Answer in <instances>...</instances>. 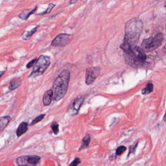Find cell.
I'll use <instances>...</instances> for the list:
<instances>
[{
    "label": "cell",
    "instance_id": "obj_4",
    "mask_svg": "<svg viewBox=\"0 0 166 166\" xmlns=\"http://www.w3.org/2000/svg\"><path fill=\"white\" fill-rule=\"evenodd\" d=\"M50 64L51 61L49 57L43 55L39 56L33 67L32 72L28 77H36L42 75L48 68Z\"/></svg>",
    "mask_w": 166,
    "mask_h": 166
},
{
    "label": "cell",
    "instance_id": "obj_22",
    "mask_svg": "<svg viewBox=\"0 0 166 166\" xmlns=\"http://www.w3.org/2000/svg\"><path fill=\"white\" fill-rule=\"evenodd\" d=\"M37 60H38V59L37 58H34L32 61H31L30 62H28V64L27 65V68H30L33 66H34L36 63L37 62Z\"/></svg>",
    "mask_w": 166,
    "mask_h": 166
},
{
    "label": "cell",
    "instance_id": "obj_16",
    "mask_svg": "<svg viewBox=\"0 0 166 166\" xmlns=\"http://www.w3.org/2000/svg\"><path fill=\"white\" fill-rule=\"evenodd\" d=\"M153 90V85L152 83H149L142 91L143 95H148L152 93Z\"/></svg>",
    "mask_w": 166,
    "mask_h": 166
},
{
    "label": "cell",
    "instance_id": "obj_21",
    "mask_svg": "<svg viewBox=\"0 0 166 166\" xmlns=\"http://www.w3.org/2000/svg\"><path fill=\"white\" fill-rule=\"evenodd\" d=\"M126 147L124 146H121L120 147H118L117 150H116V152L115 154L117 155H122L123 152H124L126 150Z\"/></svg>",
    "mask_w": 166,
    "mask_h": 166
},
{
    "label": "cell",
    "instance_id": "obj_7",
    "mask_svg": "<svg viewBox=\"0 0 166 166\" xmlns=\"http://www.w3.org/2000/svg\"><path fill=\"white\" fill-rule=\"evenodd\" d=\"M101 72L100 67H89L85 72V83L87 85H91L95 82L96 78L99 76Z\"/></svg>",
    "mask_w": 166,
    "mask_h": 166
},
{
    "label": "cell",
    "instance_id": "obj_15",
    "mask_svg": "<svg viewBox=\"0 0 166 166\" xmlns=\"http://www.w3.org/2000/svg\"><path fill=\"white\" fill-rule=\"evenodd\" d=\"M39 26L35 27V28L32 29L31 30L27 31L23 35V39L24 40H28L30 39L32 37V35L37 31V29L38 28Z\"/></svg>",
    "mask_w": 166,
    "mask_h": 166
},
{
    "label": "cell",
    "instance_id": "obj_3",
    "mask_svg": "<svg viewBox=\"0 0 166 166\" xmlns=\"http://www.w3.org/2000/svg\"><path fill=\"white\" fill-rule=\"evenodd\" d=\"M128 63L131 65L142 66L146 62L147 56L144 51L138 46H134L133 51L129 54L126 55Z\"/></svg>",
    "mask_w": 166,
    "mask_h": 166
},
{
    "label": "cell",
    "instance_id": "obj_24",
    "mask_svg": "<svg viewBox=\"0 0 166 166\" xmlns=\"http://www.w3.org/2000/svg\"><path fill=\"white\" fill-rule=\"evenodd\" d=\"M138 143H136L135 145H133V146H131L130 147L129 152L128 153V156L130 153H134L136 152V149L137 148Z\"/></svg>",
    "mask_w": 166,
    "mask_h": 166
},
{
    "label": "cell",
    "instance_id": "obj_11",
    "mask_svg": "<svg viewBox=\"0 0 166 166\" xmlns=\"http://www.w3.org/2000/svg\"><path fill=\"white\" fill-rule=\"evenodd\" d=\"M37 7H36L34 9L32 10L30 9H24L19 14V16L22 20H27L28 19L31 15L35 13V12L37 10Z\"/></svg>",
    "mask_w": 166,
    "mask_h": 166
},
{
    "label": "cell",
    "instance_id": "obj_10",
    "mask_svg": "<svg viewBox=\"0 0 166 166\" xmlns=\"http://www.w3.org/2000/svg\"><path fill=\"white\" fill-rule=\"evenodd\" d=\"M54 96V92L51 89L46 91L42 99V102L45 106L49 105L51 104Z\"/></svg>",
    "mask_w": 166,
    "mask_h": 166
},
{
    "label": "cell",
    "instance_id": "obj_12",
    "mask_svg": "<svg viewBox=\"0 0 166 166\" xmlns=\"http://www.w3.org/2000/svg\"><path fill=\"white\" fill-rule=\"evenodd\" d=\"M28 123L26 122H23L20 123L17 130L16 134L18 137L26 133L28 130Z\"/></svg>",
    "mask_w": 166,
    "mask_h": 166
},
{
    "label": "cell",
    "instance_id": "obj_20",
    "mask_svg": "<svg viewBox=\"0 0 166 166\" xmlns=\"http://www.w3.org/2000/svg\"><path fill=\"white\" fill-rule=\"evenodd\" d=\"M51 128L55 134H57L59 132V126L56 122H54L51 125Z\"/></svg>",
    "mask_w": 166,
    "mask_h": 166
},
{
    "label": "cell",
    "instance_id": "obj_28",
    "mask_svg": "<svg viewBox=\"0 0 166 166\" xmlns=\"http://www.w3.org/2000/svg\"><path fill=\"white\" fill-rule=\"evenodd\" d=\"M61 166V165H59V166Z\"/></svg>",
    "mask_w": 166,
    "mask_h": 166
},
{
    "label": "cell",
    "instance_id": "obj_6",
    "mask_svg": "<svg viewBox=\"0 0 166 166\" xmlns=\"http://www.w3.org/2000/svg\"><path fill=\"white\" fill-rule=\"evenodd\" d=\"M41 157L37 155H26L17 159V163L19 166H36Z\"/></svg>",
    "mask_w": 166,
    "mask_h": 166
},
{
    "label": "cell",
    "instance_id": "obj_9",
    "mask_svg": "<svg viewBox=\"0 0 166 166\" xmlns=\"http://www.w3.org/2000/svg\"><path fill=\"white\" fill-rule=\"evenodd\" d=\"M84 99L85 98L83 96H77V98L74 100L73 102L70 107V113L72 114H77L80 110V107L84 101Z\"/></svg>",
    "mask_w": 166,
    "mask_h": 166
},
{
    "label": "cell",
    "instance_id": "obj_5",
    "mask_svg": "<svg viewBox=\"0 0 166 166\" xmlns=\"http://www.w3.org/2000/svg\"><path fill=\"white\" fill-rule=\"evenodd\" d=\"M163 39V35L161 33H157L154 37L144 39L141 43L142 50L146 52L154 51L161 45Z\"/></svg>",
    "mask_w": 166,
    "mask_h": 166
},
{
    "label": "cell",
    "instance_id": "obj_17",
    "mask_svg": "<svg viewBox=\"0 0 166 166\" xmlns=\"http://www.w3.org/2000/svg\"><path fill=\"white\" fill-rule=\"evenodd\" d=\"M10 117L9 116H5V117H2L0 121V127L1 130H2L3 128L5 127L8 124L10 121Z\"/></svg>",
    "mask_w": 166,
    "mask_h": 166
},
{
    "label": "cell",
    "instance_id": "obj_1",
    "mask_svg": "<svg viewBox=\"0 0 166 166\" xmlns=\"http://www.w3.org/2000/svg\"><path fill=\"white\" fill-rule=\"evenodd\" d=\"M143 27V22L139 18L130 20L126 24L124 42L133 47L136 46L142 33Z\"/></svg>",
    "mask_w": 166,
    "mask_h": 166
},
{
    "label": "cell",
    "instance_id": "obj_8",
    "mask_svg": "<svg viewBox=\"0 0 166 166\" xmlns=\"http://www.w3.org/2000/svg\"><path fill=\"white\" fill-rule=\"evenodd\" d=\"M73 38V35L62 33L58 35L53 40L51 45L55 47H64L70 43Z\"/></svg>",
    "mask_w": 166,
    "mask_h": 166
},
{
    "label": "cell",
    "instance_id": "obj_2",
    "mask_svg": "<svg viewBox=\"0 0 166 166\" xmlns=\"http://www.w3.org/2000/svg\"><path fill=\"white\" fill-rule=\"evenodd\" d=\"M70 72L68 70H64L55 80L53 86L54 99L56 101L62 99L67 93L70 81Z\"/></svg>",
    "mask_w": 166,
    "mask_h": 166
},
{
    "label": "cell",
    "instance_id": "obj_14",
    "mask_svg": "<svg viewBox=\"0 0 166 166\" xmlns=\"http://www.w3.org/2000/svg\"><path fill=\"white\" fill-rule=\"evenodd\" d=\"M90 141H91L90 136H89V134H86L83 139L81 146L79 148V151L87 148L88 146H89V144H90Z\"/></svg>",
    "mask_w": 166,
    "mask_h": 166
},
{
    "label": "cell",
    "instance_id": "obj_19",
    "mask_svg": "<svg viewBox=\"0 0 166 166\" xmlns=\"http://www.w3.org/2000/svg\"><path fill=\"white\" fill-rule=\"evenodd\" d=\"M55 7V5H54V4H50L49 5H48V7L47 9H46L45 11L43 12V13L38 14V15L40 16L44 15L45 14H48V13H50L52 9H53V8H54Z\"/></svg>",
    "mask_w": 166,
    "mask_h": 166
},
{
    "label": "cell",
    "instance_id": "obj_27",
    "mask_svg": "<svg viewBox=\"0 0 166 166\" xmlns=\"http://www.w3.org/2000/svg\"><path fill=\"white\" fill-rule=\"evenodd\" d=\"M165 8H166V3H165Z\"/></svg>",
    "mask_w": 166,
    "mask_h": 166
},
{
    "label": "cell",
    "instance_id": "obj_13",
    "mask_svg": "<svg viewBox=\"0 0 166 166\" xmlns=\"http://www.w3.org/2000/svg\"><path fill=\"white\" fill-rule=\"evenodd\" d=\"M22 84V80L20 77L14 78L10 81L9 89L10 90H14L19 87Z\"/></svg>",
    "mask_w": 166,
    "mask_h": 166
},
{
    "label": "cell",
    "instance_id": "obj_18",
    "mask_svg": "<svg viewBox=\"0 0 166 166\" xmlns=\"http://www.w3.org/2000/svg\"><path fill=\"white\" fill-rule=\"evenodd\" d=\"M45 116V114H42L41 115H39L38 117H37L36 118H35L33 121H32V122L30 123V126H33L34 125L37 124V123H38L39 122H40L41 121H42V119L44 118Z\"/></svg>",
    "mask_w": 166,
    "mask_h": 166
},
{
    "label": "cell",
    "instance_id": "obj_23",
    "mask_svg": "<svg viewBox=\"0 0 166 166\" xmlns=\"http://www.w3.org/2000/svg\"><path fill=\"white\" fill-rule=\"evenodd\" d=\"M81 163V160L78 157H77L71 162L69 166H77Z\"/></svg>",
    "mask_w": 166,
    "mask_h": 166
},
{
    "label": "cell",
    "instance_id": "obj_25",
    "mask_svg": "<svg viewBox=\"0 0 166 166\" xmlns=\"http://www.w3.org/2000/svg\"><path fill=\"white\" fill-rule=\"evenodd\" d=\"M77 1H71L69 2V4L71 5V4H75V3H77Z\"/></svg>",
    "mask_w": 166,
    "mask_h": 166
},
{
    "label": "cell",
    "instance_id": "obj_26",
    "mask_svg": "<svg viewBox=\"0 0 166 166\" xmlns=\"http://www.w3.org/2000/svg\"><path fill=\"white\" fill-rule=\"evenodd\" d=\"M163 120L164 121L166 122V113H165V115H164V117H163Z\"/></svg>",
    "mask_w": 166,
    "mask_h": 166
}]
</instances>
